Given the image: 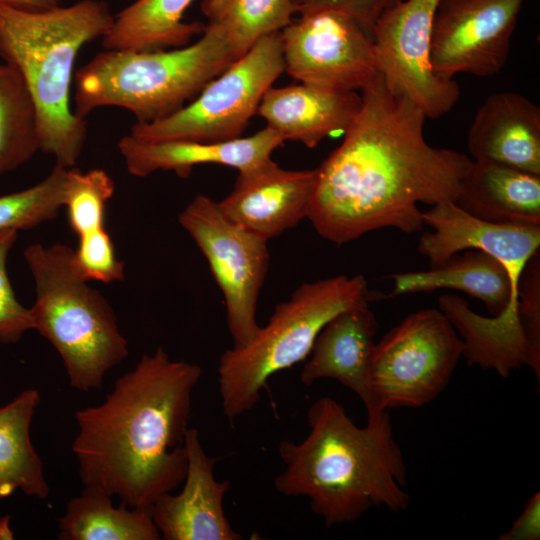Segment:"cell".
I'll return each mask as SVG.
<instances>
[{"label":"cell","instance_id":"d4e9b609","mask_svg":"<svg viewBox=\"0 0 540 540\" xmlns=\"http://www.w3.org/2000/svg\"><path fill=\"white\" fill-rule=\"evenodd\" d=\"M111 496L83 487L57 519L59 540H160L151 507L113 504Z\"/></svg>","mask_w":540,"mask_h":540},{"label":"cell","instance_id":"6da1fadb","mask_svg":"<svg viewBox=\"0 0 540 540\" xmlns=\"http://www.w3.org/2000/svg\"><path fill=\"white\" fill-rule=\"evenodd\" d=\"M361 91L344 140L315 169L307 214L315 231L336 244L383 228L421 231L418 204L456 203L473 162L430 146L425 115L391 93L379 73Z\"/></svg>","mask_w":540,"mask_h":540},{"label":"cell","instance_id":"9a60e30c","mask_svg":"<svg viewBox=\"0 0 540 540\" xmlns=\"http://www.w3.org/2000/svg\"><path fill=\"white\" fill-rule=\"evenodd\" d=\"M184 446L187 470L180 493L161 495L151 506L153 521L164 540H240L231 526L223 502L228 480L218 481L214 467L219 457L207 455L199 432L188 428Z\"/></svg>","mask_w":540,"mask_h":540},{"label":"cell","instance_id":"603a6c76","mask_svg":"<svg viewBox=\"0 0 540 540\" xmlns=\"http://www.w3.org/2000/svg\"><path fill=\"white\" fill-rule=\"evenodd\" d=\"M40 401L38 390L26 389L0 407V500L16 491L37 499L49 495L44 464L30 434Z\"/></svg>","mask_w":540,"mask_h":540},{"label":"cell","instance_id":"e0dca14e","mask_svg":"<svg viewBox=\"0 0 540 540\" xmlns=\"http://www.w3.org/2000/svg\"><path fill=\"white\" fill-rule=\"evenodd\" d=\"M377 330V318L369 305L340 312L318 334L300 373L306 386L327 378L352 390L365 405L367 422L380 420L386 412L377 406L368 383Z\"/></svg>","mask_w":540,"mask_h":540},{"label":"cell","instance_id":"ba28073f","mask_svg":"<svg viewBox=\"0 0 540 540\" xmlns=\"http://www.w3.org/2000/svg\"><path fill=\"white\" fill-rule=\"evenodd\" d=\"M284 72L280 32L260 38L242 57L211 80L189 104L129 135L144 142H220L240 138L264 93Z\"/></svg>","mask_w":540,"mask_h":540},{"label":"cell","instance_id":"44dd1931","mask_svg":"<svg viewBox=\"0 0 540 540\" xmlns=\"http://www.w3.org/2000/svg\"><path fill=\"white\" fill-rule=\"evenodd\" d=\"M456 204L488 222L540 225V175L474 160Z\"/></svg>","mask_w":540,"mask_h":540},{"label":"cell","instance_id":"5b68a950","mask_svg":"<svg viewBox=\"0 0 540 540\" xmlns=\"http://www.w3.org/2000/svg\"><path fill=\"white\" fill-rule=\"evenodd\" d=\"M239 59L227 35L205 24L193 44L157 51L99 52L75 74L74 113L102 107L131 112L139 123L165 118L192 101Z\"/></svg>","mask_w":540,"mask_h":540},{"label":"cell","instance_id":"2e32d148","mask_svg":"<svg viewBox=\"0 0 540 540\" xmlns=\"http://www.w3.org/2000/svg\"><path fill=\"white\" fill-rule=\"evenodd\" d=\"M313 170H287L271 158L238 171L232 191L218 202L235 224L269 241L307 218Z\"/></svg>","mask_w":540,"mask_h":540},{"label":"cell","instance_id":"7a4b0ae2","mask_svg":"<svg viewBox=\"0 0 540 540\" xmlns=\"http://www.w3.org/2000/svg\"><path fill=\"white\" fill-rule=\"evenodd\" d=\"M202 369L162 348L121 375L104 401L76 411L72 452L83 487L147 508L185 478L184 446Z\"/></svg>","mask_w":540,"mask_h":540},{"label":"cell","instance_id":"d6986e66","mask_svg":"<svg viewBox=\"0 0 540 540\" xmlns=\"http://www.w3.org/2000/svg\"><path fill=\"white\" fill-rule=\"evenodd\" d=\"M467 144L475 160L540 175V107L515 92L489 96L475 114Z\"/></svg>","mask_w":540,"mask_h":540},{"label":"cell","instance_id":"484cf974","mask_svg":"<svg viewBox=\"0 0 540 540\" xmlns=\"http://www.w3.org/2000/svg\"><path fill=\"white\" fill-rule=\"evenodd\" d=\"M39 150L32 97L18 71L0 63V174L20 167Z\"/></svg>","mask_w":540,"mask_h":540},{"label":"cell","instance_id":"836d02e7","mask_svg":"<svg viewBox=\"0 0 540 540\" xmlns=\"http://www.w3.org/2000/svg\"><path fill=\"white\" fill-rule=\"evenodd\" d=\"M61 0H0V4L24 10H45L61 5Z\"/></svg>","mask_w":540,"mask_h":540},{"label":"cell","instance_id":"7c38bea8","mask_svg":"<svg viewBox=\"0 0 540 540\" xmlns=\"http://www.w3.org/2000/svg\"><path fill=\"white\" fill-rule=\"evenodd\" d=\"M441 0H402L385 10L372 29L378 73L387 89L415 105L426 118H439L457 103L460 87L435 75L431 33Z\"/></svg>","mask_w":540,"mask_h":540},{"label":"cell","instance_id":"9c48e42d","mask_svg":"<svg viewBox=\"0 0 540 540\" xmlns=\"http://www.w3.org/2000/svg\"><path fill=\"white\" fill-rule=\"evenodd\" d=\"M463 350L461 337L440 309L406 316L373 349L368 383L379 409L432 402L449 384Z\"/></svg>","mask_w":540,"mask_h":540},{"label":"cell","instance_id":"7402d4cb","mask_svg":"<svg viewBox=\"0 0 540 540\" xmlns=\"http://www.w3.org/2000/svg\"><path fill=\"white\" fill-rule=\"evenodd\" d=\"M393 290L387 299L437 289L462 291L482 301L492 316L503 312L512 295L505 266L492 255L472 249L458 252L442 265L429 270L396 273L390 276Z\"/></svg>","mask_w":540,"mask_h":540},{"label":"cell","instance_id":"4fadbf2b","mask_svg":"<svg viewBox=\"0 0 540 540\" xmlns=\"http://www.w3.org/2000/svg\"><path fill=\"white\" fill-rule=\"evenodd\" d=\"M523 1L441 0L431 33L435 75L453 79L458 73H499L507 62Z\"/></svg>","mask_w":540,"mask_h":540},{"label":"cell","instance_id":"30bf717a","mask_svg":"<svg viewBox=\"0 0 540 540\" xmlns=\"http://www.w3.org/2000/svg\"><path fill=\"white\" fill-rule=\"evenodd\" d=\"M178 222L207 260L225 301L233 347L258 333L257 303L270 255L267 241L228 219L218 202L198 194L179 213Z\"/></svg>","mask_w":540,"mask_h":540},{"label":"cell","instance_id":"cb8c5ba5","mask_svg":"<svg viewBox=\"0 0 540 540\" xmlns=\"http://www.w3.org/2000/svg\"><path fill=\"white\" fill-rule=\"evenodd\" d=\"M194 0H135L114 15L102 37L105 49L157 51L189 44L205 24L185 22L184 13Z\"/></svg>","mask_w":540,"mask_h":540},{"label":"cell","instance_id":"83f0119b","mask_svg":"<svg viewBox=\"0 0 540 540\" xmlns=\"http://www.w3.org/2000/svg\"><path fill=\"white\" fill-rule=\"evenodd\" d=\"M69 168L56 164L42 181L0 196V230H29L55 218L64 206Z\"/></svg>","mask_w":540,"mask_h":540},{"label":"cell","instance_id":"ffe728a7","mask_svg":"<svg viewBox=\"0 0 540 540\" xmlns=\"http://www.w3.org/2000/svg\"><path fill=\"white\" fill-rule=\"evenodd\" d=\"M361 105L362 98L356 91L301 83L271 86L264 93L256 114L285 141H298L314 148L334 132H344Z\"/></svg>","mask_w":540,"mask_h":540},{"label":"cell","instance_id":"1f68e13d","mask_svg":"<svg viewBox=\"0 0 540 540\" xmlns=\"http://www.w3.org/2000/svg\"><path fill=\"white\" fill-rule=\"evenodd\" d=\"M402 0H294L296 14L318 7L341 9L353 16L372 38V29L378 17Z\"/></svg>","mask_w":540,"mask_h":540},{"label":"cell","instance_id":"d6a6232c","mask_svg":"<svg viewBox=\"0 0 540 540\" xmlns=\"http://www.w3.org/2000/svg\"><path fill=\"white\" fill-rule=\"evenodd\" d=\"M500 540L540 539V494L535 493L526 503L522 513Z\"/></svg>","mask_w":540,"mask_h":540},{"label":"cell","instance_id":"f1b7e54d","mask_svg":"<svg viewBox=\"0 0 540 540\" xmlns=\"http://www.w3.org/2000/svg\"><path fill=\"white\" fill-rule=\"evenodd\" d=\"M115 192V183L103 169L82 172L69 168L64 206L71 230L80 236L105 227V210Z\"/></svg>","mask_w":540,"mask_h":540},{"label":"cell","instance_id":"8fae6325","mask_svg":"<svg viewBox=\"0 0 540 540\" xmlns=\"http://www.w3.org/2000/svg\"><path fill=\"white\" fill-rule=\"evenodd\" d=\"M280 35L284 72L300 83L357 91L378 74L372 38L341 9L302 11Z\"/></svg>","mask_w":540,"mask_h":540},{"label":"cell","instance_id":"52a82bcc","mask_svg":"<svg viewBox=\"0 0 540 540\" xmlns=\"http://www.w3.org/2000/svg\"><path fill=\"white\" fill-rule=\"evenodd\" d=\"M387 299L362 275H338L301 284L276 305L268 323L245 346L223 352L218 365L222 410L228 422L250 411L267 380L309 356L322 328L340 312Z\"/></svg>","mask_w":540,"mask_h":540},{"label":"cell","instance_id":"8992f818","mask_svg":"<svg viewBox=\"0 0 540 540\" xmlns=\"http://www.w3.org/2000/svg\"><path fill=\"white\" fill-rule=\"evenodd\" d=\"M73 249L36 243L24 250L35 283L32 329L57 351L72 388L102 387L106 374L128 356V342L106 298L72 265Z\"/></svg>","mask_w":540,"mask_h":540},{"label":"cell","instance_id":"3957f363","mask_svg":"<svg viewBox=\"0 0 540 540\" xmlns=\"http://www.w3.org/2000/svg\"><path fill=\"white\" fill-rule=\"evenodd\" d=\"M309 432L299 443L283 440L278 453L285 468L274 480L277 492L306 497L327 527L354 523L373 507L407 509V470L389 413L358 427L331 397L308 409Z\"/></svg>","mask_w":540,"mask_h":540},{"label":"cell","instance_id":"5bb4252c","mask_svg":"<svg viewBox=\"0 0 540 540\" xmlns=\"http://www.w3.org/2000/svg\"><path fill=\"white\" fill-rule=\"evenodd\" d=\"M422 222L432 231L422 233L418 251L427 257L430 267L440 266L467 249L484 251L505 266L512 286L507 307L517 306L524 268L540 249V225L488 222L455 202L439 203L422 211Z\"/></svg>","mask_w":540,"mask_h":540},{"label":"cell","instance_id":"f546056e","mask_svg":"<svg viewBox=\"0 0 540 540\" xmlns=\"http://www.w3.org/2000/svg\"><path fill=\"white\" fill-rule=\"evenodd\" d=\"M72 253V265L85 281L112 283L122 281L125 263L119 260L110 234L105 227L78 236Z\"/></svg>","mask_w":540,"mask_h":540},{"label":"cell","instance_id":"277c9868","mask_svg":"<svg viewBox=\"0 0 540 540\" xmlns=\"http://www.w3.org/2000/svg\"><path fill=\"white\" fill-rule=\"evenodd\" d=\"M114 15L103 0L24 10L0 4V56L23 78L38 117L40 150L75 167L87 139V120L70 105L81 48L102 38Z\"/></svg>","mask_w":540,"mask_h":540},{"label":"cell","instance_id":"4316f807","mask_svg":"<svg viewBox=\"0 0 540 540\" xmlns=\"http://www.w3.org/2000/svg\"><path fill=\"white\" fill-rule=\"evenodd\" d=\"M201 12L220 28L240 58L262 37L280 32L296 14L294 0H202Z\"/></svg>","mask_w":540,"mask_h":540},{"label":"cell","instance_id":"4dcf8cb0","mask_svg":"<svg viewBox=\"0 0 540 540\" xmlns=\"http://www.w3.org/2000/svg\"><path fill=\"white\" fill-rule=\"evenodd\" d=\"M13 229L0 230V343L18 342L23 334L32 329L30 309L24 307L15 296L10 284L6 259L17 239Z\"/></svg>","mask_w":540,"mask_h":540},{"label":"cell","instance_id":"ac0fdd59","mask_svg":"<svg viewBox=\"0 0 540 540\" xmlns=\"http://www.w3.org/2000/svg\"><path fill=\"white\" fill-rule=\"evenodd\" d=\"M284 138L266 126L252 136L220 142L169 140L144 142L123 136L118 150L130 175L147 177L156 171H174L188 178L197 165L217 164L237 171L252 168L283 145Z\"/></svg>","mask_w":540,"mask_h":540}]
</instances>
